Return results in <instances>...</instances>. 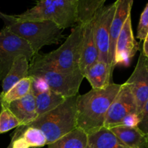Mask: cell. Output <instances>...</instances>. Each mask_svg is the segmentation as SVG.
Instances as JSON below:
<instances>
[{"mask_svg": "<svg viewBox=\"0 0 148 148\" xmlns=\"http://www.w3.org/2000/svg\"><path fill=\"white\" fill-rule=\"evenodd\" d=\"M121 85L110 84L102 90H93L78 95L76 127L87 135L104 127L110 106L120 91Z\"/></svg>", "mask_w": 148, "mask_h": 148, "instance_id": "6da1fadb", "label": "cell"}, {"mask_svg": "<svg viewBox=\"0 0 148 148\" xmlns=\"http://www.w3.org/2000/svg\"><path fill=\"white\" fill-rule=\"evenodd\" d=\"M84 27L77 25L57 49L46 54L34 56L29 69H45L73 72L80 70Z\"/></svg>", "mask_w": 148, "mask_h": 148, "instance_id": "7a4b0ae2", "label": "cell"}, {"mask_svg": "<svg viewBox=\"0 0 148 148\" xmlns=\"http://www.w3.org/2000/svg\"><path fill=\"white\" fill-rule=\"evenodd\" d=\"M0 19L4 27L12 33L28 42L31 47L34 56L39 54L43 46L57 44L63 38V29L49 20L45 21H20L14 15L0 12Z\"/></svg>", "mask_w": 148, "mask_h": 148, "instance_id": "3957f363", "label": "cell"}, {"mask_svg": "<svg viewBox=\"0 0 148 148\" xmlns=\"http://www.w3.org/2000/svg\"><path fill=\"white\" fill-rule=\"evenodd\" d=\"M78 95L67 98L52 111L37 117L25 127L41 130L46 139V145L55 143L76 127V104Z\"/></svg>", "mask_w": 148, "mask_h": 148, "instance_id": "277c9868", "label": "cell"}, {"mask_svg": "<svg viewBox=\"0 0 148 148\" xmlns=\"http://www.w3.org/2000/svg\"><path fill=\"white\" fill-rule=\"evenodd\" d=\"M77 0H41L23 13L14 17L20 21H45L55 23L62 29L73 27L77 23Z\"/></svg>", "mask_w": 148, "mask_h": 148, "instance_id": "5b68a950", "label": "cell"}, {"mask_svg": "<svg viewBox=\"0 0 148 148\" xmlns=\"http://www.w3.org/2000/svg\"><path fill=\"white\" fill-rule=\"evenodd\" d=\"M24 55L29 62L34 53L27 41L4 27L0 31V83L8 74L15 59Z\"/></svg>", "mask_w": 148, "mask_h": 148, "instance_id": "8992f818", "label": "cell"}, {"mask_svg": "<svg viewBox=\"0 0 148 148\" xmlns=\"http://www.w3.org/2000/svg\"><path fill=\"white\" fill-rule=\"evenodd\" d=\"M28 77L42 79L51 90L65 98L78 95L81 84L84 78L81 70L65 73L45 69H29Z\"/></svg>", "mask_w": 148, "mask_h": 148, "instance_id": "52a82bcc", "label": "cell"}, {"mask_svg": "<svg viewBox=\"0 0 148 148\" xmlns=\"http://www.w3.org/2000/svg\"><path fill=\"white\" fill-rule=\"evenodd\" d=\"M115 1L104 6L93 20L94 37L98 50V61L109 64L108 54L110 46V31L112 21L115 12Z\"/></svg>", "mask_w": 148, "mask_h": 148, "instance_id": "ba28073f", "label": "cell"}, {"mask_svg": "<svg viewBox=\"0 0 148 148\" xmlns=\"http://www.w3.org/2000/svg\"><path fill=\"white\" fill-rule=\"evenodd\" d=\"M133 114L139 115L137 104L131 91L126 84L123 83L109 108L104 127L110 130L120 126L125 117Z\"/></svg>", "mask_w": 148, "mask_h": 148, "instance_id": "9c48e42d", "label": "cell"}, {"mask_svg": "<svg viewBox=\"0 0 148 148\" xmlns=\"http://www.w3.org/2000/svg\"><path fill=\"white\" fill-rule=\"evenodd\" d=\"M139 50V44L133 36L131 25V14L128 16L123 24L116 43L113 65H129L130 61Z\"/></svg>", "mask_w": 148, "mask_h": 148, "instance_id": "30bf717a", "label": "cell"}, {"mask_svg": "<svg viewBox=\"0 0 148 148\" xmlns=\"http://www.w3.org/2000/svg\"><path fill=\"white\" fill-rule=\"evenodd\" d=\"M124 83L134 96L139 115L148 101V67L145 64V56L142 51L134 70Z\"/></svg>", "mask_w": 148, "mask_h": 148, "instance_id": "8fae6325", "label": "cell"}, {"mask_svg": "<svg viewBox=\"0 0 148 148\" xmlns=\"http://www.w3.org/2000/svg\"><path fill=\"white\" fill-rule=\"evenodd\" d=\"M133 0H117L115 1L116 9L114 17L112 21L110 31V46H109L108 61L109 65L113 72L115 66L113 65L115 52L116 43L122 30L123 24L128 16L131 14Z\"/></svg>", "mask_w": 148, "mask_h": 148, "instance_id": "7c38bea8", "label": "cell"}, {"mask_svg": "<svg viewBox=\"0 0 148 148\" xmlns=\"http://www.w3.org/2000/svg\"><path fill=\"white\" fill-rule=\"evenodd\" d=\"M4 104L15 116L21 126L28 125L37 119L35 95L32 90L24 98L16 100L10 103Z\"/></svg>", "mask_w": 148, "mask_h": 148, "instance_id": "4fadbf2b", "label": "cell"}, {"mask_svg": "<svg viewBox=\"0 0 148 148\" xmlns=\"http://www.w3.org/2000/svg\"><path fill=\"white\" fill-rule=\"evenodd\" d=\"M11 142L12 148H38L46 145V139L41 130L23 126L16 128Z\"/></svg>", "mask_w": 148, "mask_h": 148, "instance_id": "5bb4252c", "label": "cell"}, {"mask_svg": "<svg viewBox=\"0 0 148 148\" xmlns=\"http://www.w3.org/2000/svg\"><path fill=\"white\" fill-rule=\"evenodd\" d=\"M113 72L108 64L97 61L89 66L83 75L93 90H102L113 83L112 82Z\"/></svg>", "mask_w": 148, "mask_h": 148, "instance_id": "9a60e30c", "label": "cell"}, {"mask_svg": "<svg viewBox=\"0 0 148 148\" xmlns=\"http://www.w3.org/2000/svg\"><path fill=\"white\" fill-rule=\"evenodd\" d=\"M99 53L94 37L93 21L84 26L79 68L82 74L92 64L98 61Z\"/></svg>", "mask_w": 148, "mask_h": 148, "instance_id": "2e32d148", "label": "cell"}, {"mask_svg": "<svg viewBox=\"0 0 148 148\" xmlns=\"http://www.w3.org/2000/svg\"><path fill=\"white\" fill-rule=\"evenodd\" d=\"M30 67L29 61L24 55H19L15 59L8 74L1 82L2 91L0 94L4 95L20 80L28 76Z\"/></svg>", "mask_w": 148, "mask_h": 148, "instance_id": "e0dca14e", "label": "cell"}, {"mask_svg": "<svg viewBox=\"0 0 148 148\" xmlns=\"http://www.w3.org/2000/svg\"><path fill=\"white\" fill-rule=\"evenodd\" d=\"M110 130L129 148H148L147 138L137 127L118 126Z\"/></svg>", "mask_w": 148, "mask_h": 148, "instance_id": "ac0fdd59", "label": "cell"}, {"mask_svg": "<svg viewBox=\"0 0 148 148\" xmlns=\"http://www.w3.org/2000/svg\"><path fill=\"white\" fill-rule=\"evenodd\" d=\"M104 3L105 0H77V25L84 27L91 23Z\"/></svg>", "mask_w": 148, "mask_h": 148, "instance_id": "d6986e66", "label": "cell"}, {"mask_svg": "<svg viewBox=\"0 0 148 148\" xmlns=\"http://www.w3.org/2000/svg\"><path fill=\"white\" fill-rule=\"evenodd\" d=\"M86 148H129L110 130L103 128L87 135Z\"/></svg>", "mask_w": 148, "mask_h": 148, "instance_id": "ffe728a7", "label": "cell"}, {"mask_svg": "<svg viewBox=\"0 0 148 148\" xmlns=\"http://www.w3.org/2000/svg\"><path fill=\"white\" fill-rule=\"evenodd\" d=\"M34 95L38 117L54 110L67 99L49 88L41 92L34 94Z\"/></svg>", "mask_w": 148, "mask_h": 148, "instance_id": "44dd1931", "label": "cell"}, {"mask_svg": "<svg viewBox=\"0 0 148 148\" xmlns=\"http://www.w3.org/2000/svg\"><path fill=\"white\" fill-rule=\"evenodd\" d=\"M87 140V134L76 128L55 143L48 145L47 148H86Z\"/></svg>", "mask_w": 148, "mask_h": 148, "instance_id": "7402d4cb", "label": "cell"}, {"mask_svg": "<svg viewBox=\"0 0 148 148\" xmlns=\"http://www.w3.org/2000/svg\"><path fill=\"white\" fill-rule=\"evenodd\" d=\"M32 78L30 77L24 78L16 83L5 95H2L4 103H10L16 100L24 98L31 90Z\"/></svg>", "mask_w": 148, "mask_h": 148, "instance_id": "603a6c76", "label": "cell"}, {"mask_svg": "<svg viewBox=\"0 0 148 148\" xmlns=\"http://www.w3.org/2000/svg\"><path fill=\"white\" fill-rule=\"evenodd\" d=\"M20 126L21 124L19 120L3 103L2 111L0 114V134Z\"/></svg>", "mask_w": 148, "mask_h": 148, "instance_id": "cb8c5ba5", "label": "cell"}, {"mask_svg": "<svg viewBox=\"0 0 148 148\" xmlns=\"http://www.w3.org/2000/svg\"><path fill=\"white\" fill-rule=\"evenodd\" d=\"M148 33V3L145 6L140 16L139 25L137 27L136 38L144 40Z\"/></svg>", "mask_w": 148, "mask_h": 148, "instance_id": "d4e9b609", "label": "cell"}, {"mask_svg": "<svg viewBox=\"0 0 148 148\" xmlns=\"http://www.w3.org/2000/svg\"><path fill=\"white\" fill-rule=\"evenodd\" d=\"M139 123L137 127L143 132L148 140V101L139 115Z\"/></svg>", "mask_w": 148, "mask_h": 148, "instance_id": "484cf974", "label": "cell"}, {"mask_svg": "<svg viewBox=\"0 0 148 148\" xmlns=\"http://www.w3.org/2000/svg\"><path fill=\"white\" fill-rule=\"evenodd\" d=\"M139 123V116L138 114H133L128 115L122 121L120 126L129 127H136Z\"/></svg>", "mask_w": 148, "mask_h": 148, "instance_id": "4316f807", "label": "cell"}, {"mask_svg": "<svg viewBox=\"0 0 148 148\" xmlns=\"http://www.w3.org/2000/svg\"><path fill=\"white\" fill-rule=\"evenodd\" d=\"M142 53H143L144 56L147 59H148V33L147 35L146 38L144 40V43L143 46H142Z\"/></svg>", "mask_w": 148, "mask_h": 148, "instance_id": "83f0119b", "label": "cell"}, {"mask_svg": "<svg viewBox=\"0 0 148 148\" xmlns=\"http://www.w3.org/2000/svg\"><path fill=\"white\" fill-rule=\"evenodd\" d=\"M3 108V100H2V95L0 94V114H1V111Z\"/></svg>", "mask_w": 148, "mask_h": 148, "instance_id": "f1b7e54d", "label": "cell"}, {"mask_svg": "<svg viewBox=\"0 0 148 148\" xmlns=\"http://www.w3.org/2000/svg\"><path fill=\"white\" fill-rule=\"evenodd\" d=\"M7 148H12V142H10V143L9 144V145L7 146Z\"/></svg>", "mask_w": 148, "mask_h": 148, "instance_id": "f546056e", "label": "cell"}, {"mask_svg": "<svg viewBox=\"0 0 148 148\" xmlns=\"http://www.w3.org/2000/svg\"><path fill=\"white\" fill-rule=\"evenodd\" d=\"M145 64H146V66L148 67V59H147L145 57Z\"/></svg>", "mask_w": 148, "mask_h": 148, "instance_id": "4dcf8cb0", "label": "cell"}]
</instances>
